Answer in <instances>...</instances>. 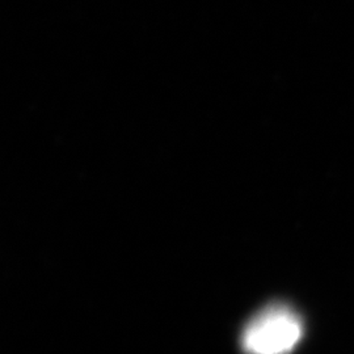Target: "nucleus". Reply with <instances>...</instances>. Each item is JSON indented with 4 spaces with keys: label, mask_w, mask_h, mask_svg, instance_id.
<instances>
[{
    "label": "nucleus",
    "mask_w": 354,
    "mask_h": 354,
    "mask_svg": "<svg viewBox=\"0 0 354 354\" xmlns=\"http://www.w3.org/2000/svg\"><path fill=\"white\" fill-rule=\"evenodd\" d=\"M302 337L301 317L288 304H270L244 327L241 344L245 354H289Z\"/></svg>",
    "instance_id": "1"
}]
</instances>
